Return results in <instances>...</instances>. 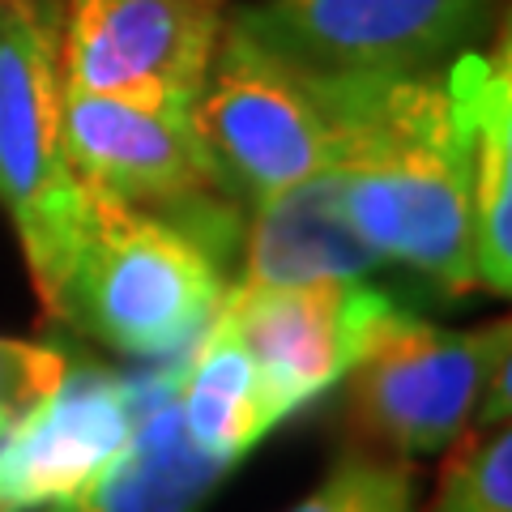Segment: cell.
I'll list each match as a JSON object with an SVG mask.
<instances>
[{"instance_id": "1", "label": "cell", "mask_w": 512, "mask_h": 512, "mask_svg": "<svg viewBox=\"0 0 512 512\" xmlns=\"http://www.w3.org/2000/svg\"><path fill=\"white\" fill-rule=\"evenodd\" d=\"M350 133L333 167L342 210L380 261L466 295L474 286V158L461 60L414 77H346Z\"/></svg>"}, {"instance_id": "2", "label": "cell", "mask_w": 512, "mask_h": 512, "mask_svg": "<svg viewBox=\"0 0 512 512\" xmlns=\"http://www.w3.org/2000/svg\"><path fill=\"white\" fill-rule=\"evenodd\" d=\"M86 214L52 316L120 355L163 359L197 346L227 295V261L180 222L82 188Z\"/></svg>"}, {"instance_id": "3", "label": "cell", "mask_w": 512, "mask_h": 512, "mask_svg": "<svg viewBox=\"0 0 512 512\" xmlns=\"http://www.w3.org/2000/svg\"><path fill=\"white\" fill-rule=\"evenodd\" d=\"M197 128L235 197L265 205L342 163L346 77H320L227 18L197 99Z\"/></svg>"}, {"instance_id": "4", "label": "cell", "mask_w": 512, "mask_h": 512, "mask_svg": "<svg viewBox=\"0 0 512 512\" xmlns=\"http://www.w3.org/2000/svg\"><path fill=\"white\" fill-rule=\"evenodd\" d=\"M60 141L86 192L180 222L231 261L244 239V218L235 214V188L197 128V107L64 86Z\"/></svg>"}, {"instance_id": "5", "label": "cell", "mask_w": 512, "mask_h": 512, "mask_svg": "<svg viewBox=\"0 0 512 512\" xmlns=\"http://www.w3.org/2000/svg\"><path fill=\"white\" fill-rule=\"evenodd\" d=\"M60 0H0V205L52 312L86 197L60 141Z\"/></svg>"}, {"instance_id": "6", "label": "cell", "mask_w": 512, "mask_h": 512, "mask_svg": "<svg viewBox=\"0 0 512 512\" xmlns=\"http://www.w3.org/2000/svg\"><path fill=\"white\" fill-rule=\"evenodd\" d=\"M508 333V320L461 333L393 308L346 376L363 436L402 457L448 448L474 419L495 363L508 359Z\"/></svg>"}, {"instance_id": "7", "label": "cell", "mask_w": 512, "mask_h": 512, "mask_svg": "<svg viewBox=\"0 0 512 512\" xmlns=\"http://www.w3.org/2000/svg\"><path fill=\"white\" fill-rule=\"evenodd\" d=\"M231 18L320 77L444 69L487 22V0H261Z\"/></svg>"}, {"instance_id": "8", "label": "cell", "mask_w": 512, "mask_h": 512, "mask_svg": "<svg viewBox=\"0 0 512 512\" xmlns=\"http://www.w3.org/2000/svg\"><path fill=\"white\" fill-rule=\"evenodd\" d=\"M227 0H60V82L197 107Z\"/></svg>"}, {"instance_id": "9", "label": "cell", "mask_w": 512, "mask_h": 512, "mask_svg": "<svg viewBox=\"0 0 512 512\" xmlns=\"http://www.w3.org/2000/svg\"><path fill=\"white\" fill-rule=\"evenodd\" d=\"M393 308L397 303L367 282H235L222 295L218 316L235 329L286 414H295L350 376Z\"/></svg>"}, {"instance_id": "10", "label": "cell", "mask_w": 512, "mask_h": 512, "mask_svg": "<svg viewBox=\"0 0 512 512\" xmlns=\"http://www.w3.org/2000/svg\"><path fill=\"white\" fill-rule=\"evenodd\" d=\"M141 393L103 367L64 380L0 436V512H77L137 423Z\"/></svg>"}, {"instance_id": "11", "label": "cell", "mask_w": 512, "mask_h": 512, "mask_svg": "<svg viewBox=\"0 0 512 512\" xmlns=\"http://www.w3.org/2000/svg\"><path fill=\"white\" fill-rule=\"evenodd\" d=\"M380 265L372 244L350 227L338 175L325 171L282 197L252 205L244 244V286L359 282Z\"/></svg>"}, {"instance_id": "12", "label": "cell", "mask_w": 512, "mask_h": 512, "mask_svg": "<svg viewBox=\"0 0 512 512\" xmlns=\"http://www.w3.org/2000/svg\"><path fill=\"white\" fill-rule=\"evenodd\" d=\"M175 384L180 372L158 402H141L124 448L111 457L77 512H201L231 466L192 444Z\"/></svg>"}, {"instance_id": "13", "label": "cell", "mask_w": 512, "mask_h": 512, "mask_svg": "<svg viewBox=\"0 0 512 512\" xmlns=\"http://www.w3.org/2000/svg\"><path fill=\"white\" fill-rule=\"evenodd\" d=\"M175 393H180V414L192 444L222 466L244 461L282 419H291L222 316H214L192 346Z\"/></svg>"}, {"instance_id": "14", "label": "cell", "mask_w": 512, "mask_h": 512, "mask_svg": "<svg viewBox=\"0 0 512 512\" xmlns=\"http://www.w3.org/2000/svg\"><path fill=\"white\" fill-rule=\"evenodd\" d=\"M474 158V282L491 295L512 291V73L508 47L495 56L461 52Z\"/></svg>"}, {"instance_id": "15", "label": "cell", "mask_w": 512, "mask_h": 512, "mask_svg": "<svg viewBox=\"0 0 512 512\" xmlns=\"http://www.w3.org/2000/svg\"><path fill=\"white\" fill-rule=\"evenodd\" d=\"M436 512H512V431L487 427L448 457L436 491Z\"/></svg>"}, {"instance_id": "16", "label": "cell", "mask_w": 512, "mask_h": 512, "mask_svg": "<svg viewBox=\"0 0 512 512\" xmlns=\"http://www.w3.org/2000/svg\"><path fill=\"white\" fill-rule=\"evenodd\" d=\"M291 512H410V470L350 453Z\"/></svg>"}, {"instance_id": "17", "label": "cell", "mask_w": 512, "mask_h": 512, "mask_svg": "<svg viewBox=\"0 0 512 512\" xmlns=\"http://www.w3.org/2000/svg\"><path fill=\"white\" fill-rule=\"evenodd\" d=\"M69 372V359L56 346L0 338V423L13 427L26 410H35Z\"/></svg>"}]
</instances>
